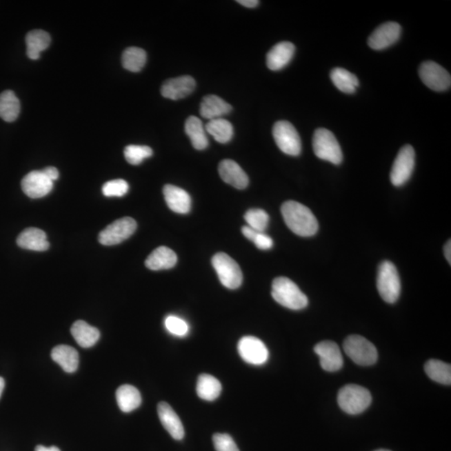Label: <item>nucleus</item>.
<instances>
[{
  "label": "nucleus",
  "instance_id": "nucleus-1",
  "mask_svg": "<svg viewBox=\"0 0 451 451\" xmlns=\"http://www.w3.org/2000/svg\"><path fill=\"white\" fill-rule=\"evenodd\" d=\"M281 212L285 223L295 234L307 237L317 233L318 220L306 206L294 201H288L283 204Z\"/></svg>",
  "mask_w": 451,
  "mask_h": 451
},
{
  "label": "nucleus",
  "instance_id": "nucleus-2",
  "mask_svg": "<svg viewBox=\"0 0 451 451\" xmlns=\"http://www.w3.org/2000/svg\"><path fill=\"white\" fill-rule=\"evenodd\" d=\"M272 297L280 305L292 310H301L308 303L307 296L294 282L285 277L276 278L272 284Z\"/></svg>",
  "mask_w": 451,
  "mask_h": 451
},
{
  "label": "nucleus",
  "instance_id": "nucleus-3",
  "mask_svg": "<svg viewBox=\"0 0 451 451\" xmlns=\"http://www.w3.org/2000/svg\"><path fill=\"white\" fill-rule=\"evenodd\" d=\"M371 402V394L365 387L348 385L339 391V405L347 414H361L369 408Z\"/></svg>",
  "mask_w": 451,
  "mask_h": 451
},
{
  "label": "nucleus",
  "instance_id": "nucleus-4",
  "mask_svg": "<svg viewBox=\"0 0 451 451\" xmlns=\"http://www.w3.org/2000/svg\"><path fill=\"white\" fill-rule=\"evenodd\" d=\"M377 288L379 295L386 303L397 302L401 295V279L397 267L390 261H383L379 266Z\"/></svg>",
  "mask_w": 451,
  "mask_h": 451
},
{
  "label": "nucleus",
  "instance_id": "nucleus-5",
  "mask_svg": "<svg viewBox=\"0 0 451 451\" xmlns=\"http://www.w3.org/2000/svg\"><path fill=\"white\" fill-rule=\"evenodd\" d=\"M312 149L319 159L339 165L343 161V152L333 133L327 129L319 128L312 137Z\"/></svg>",
  "mask_w": 451,
  "mask_h": 451
},
{
  "label": "nucleus",
  "instance_id": "nucleus-6",
  "mask_svg": "<svg viewBox=\"0 0 451 451\" xmlns=\"http://www.w3.org/2000/svg\"><path fill=\"white\" fill-rule=\"evenodd\" d=\"M343 350L356 365L370 366L378 360V351L369 340L359 335H350L343 342Z\"/></svg>",
  "mask_w": 451,
  "mask_h": 451
},
{
  "label": "nucleus",
  "instance_id": "nucleus-7",
  "mask_svg": "<svg viewBox=\"0 0 451 451\" xmlns=\"http://www.w3.org/2000/svg\"><path fill=\"white\" fill-rule=\"evenodd\" d=\"M220 282L229 290H237L243 283V272L239 265L224 252L217 253L212 259Z\"/></svg>",
  "mask_w": 451,
  "mask_h": 451
},
{
  "label": "nucleus",
  "instance_id": "nucleus-8",
  "mask_svg": "<svg viewBox=\"0 0 451 451\" xmlns=\"http://www.w3.org/2000/svg\"><path fill=\"white\" fill-rule=\"evenodd\" d=\"M272 136L279 148L287 155L297 157L302 150L299 134L290 122H276L272 128Z\"/></svg>",
  "mask_w": 451,
  "mask_h": 451
},
{
  "label": "nucleus",
  "instance_id": "nucleus-9",
  "mask_svg": "<svg viewBox=\"0 0 451 451\" xmlns=\"http://www.w3.org/2000/svg\"><path fill=\"white\" fill-rule=\"evenodd\" d=\"M137 228V221L126 217L114 221L100 232L98 239L104 246H114L124 242L134 234Z\"/></svg>",
  "mask_w": 451,
  "mask_h": 451
},
{
  "label": "nucleus",
  "instance_id": "nucleus-10",
  "mask_svg": "<svg viewBox=\"0 0 451 451\" xmlns=\"http://www.w3.org/2000/svg\"><path fill=\"white\" fill-rule=\"evenodd\" d=\"M415 164L414 150L410 145H406L399 150L394 161L390 172L391 183L395 187H401L410 180Z\"/></svg>",
  "mask_w": 451,
  "mask_h": 451
},
{
  "label": "nucleus",
  "instance_id": "nucleus-11",
  "mask_svg": "<svg viewBox=\"0 0 451 451\" xmlns=\"http://www.w3.org/2000/svg\"><path fill=\"white\" fill-rule=\"evenodd\" d=\"M419 74L423 83L434 92H445L450 89V74L437 63L433 61L422 63L419 66Z\"/></svg>",
  "mask_w": 451,
  "mask_h": 451
},
{
  "label": "nucleus",
  "instance_id": "nucleus-12",
  "mask_svg": "<svg viewBox=\"0 0 451 451\" xmlns=\"http://www.w3.org/2000/svg\"><path fill=\"white\" fill-rule=\"evenodd\" d=\"M239 355L245 362L252 365H262L268 361L269 352L262 340L245 336L241 339L237 345Z\"/></svg>",
  "mask_w": 451,
  "mask_h": 451
},
{
  "label": "nucleus",
  "instance_id": "nucleus-13",
  "mask_svg": "<svg viewBox=\"0 0 451 451\" xmlns=\"http://www.w3.org/2000/svg\"><path fill=\"white\" fill-rule=\"evenodd\" d=\"M54 181L43 171H33L23 178L21 188L23 193L30 199H37L48 195L52 191Z\"/></svg>",
  "mask_w": 451,
  "mask_h": 451
},
{
  "label": "nucleus",
  "instance_id": "nucleus-14",
  "mask_svg": "<svg viewBox=\"0 0 451 451\" xmlns=\"http://www.w3.org/2000/svg\"><path fill=\"white\" fill-rule=\"evenodd\" d=\"M401 27L397 22H386L370 34L368 43L371 49L382 50L393 46L401 38Z\"/></svg>",
  "mask_w": 451,
  "mask_h": 451
},
{
  "label": "nucleus",
  "instance_id": "nucleus-15",
  "mask_svg": "<svg viewBox=\"0 0 451 451\" xmlns=\"http://www.w3.org/2000/svg\"><path fill=\"white\" fill-rule=\"evenodd\" d=\"M314 352L319 355L323 370L336 372L342 369L343 356L337 343L330 340L320 342L314 347Z\"/></svg>",
  "mask_w": 451,
  "mask_h": 451
},
{
  "label": "nucleus",
  "instance_id": "nucleus-16",
  "mask_svg": "<svg viewBox=\"0 0 451 451\" xmlns=\"http://www.w3.org/2000/svg\"><path fill=\"white\" fill-rule=\"evenodd\" d=\"M195 88V80L189 75H183L166 81L161 86V93L165 98L177 101L189 96Z\"/></svg>",
  "mask_w": 451,
  "mask_h": 451
},
{
  "label": "nucleus",
  "instance_id": "nucleus-17",
  "mask_svg": "<svg viewBox=\"0 0 451 451\" xmlns=\"http://www.w3.org/2000/svg\"><path fill=\"white\" fill-rule=\"evenodd\" d=\"M158 417L164 428L177 441L183 440L185 435L184 427L179 417L168 403L161 402L157 407Z\"/></svg>",
  "mask_w": 451,
  "mask_h": 451
},
{
  "label": "nucleus",
  "instance_id": "nucleus-18",
  "mask_svg": "<svg viewBox=\"0 0 451 451\" xmlns=\"http://www.w3.org/2000/svg\"><path fill=\"white\" fill-rule=\"evenodd\" d=\"M219 172L221 179L233 188L243 190L248 186L249 179L246 172L234 161L227 159L221 161Z\"/></svg>",
  "mask_w": 451,
  "mask_h": 451
},
{
  "label": "nucleus",
  "instance_id": "nucleus-19",
  "mask_svg": "<svg viewBox=\"0 0 451 451\" xmlns=\"http://www.w3.org/2000/svg\"><path fill=\"white\" fill-rule=\"evenodd\" d=\"M166 203L172 212L186 214L191 211L192 199L185 190L173 185H166L163 188Z\"/></svg>",
  "mask_w": 451,
  "mask_h": 451
},
{
  "label": "nucleus",
  "instance_id": "nucleus-20",
  "mask_svg": "<svg viewBox=\"0 0 451 451\" xmlns=\"http://www.w3.org/2000/svg\"><path fill=\"white\" fill-rule=\"evenodd\" d=\"M295 53V46L291 42H280L267 54V66L271 70H280L290 64Z\"/></svg>",
  "mask_w": 451,
  "mask_h": 451
},
{
  "label": "nucleus",
  "instance_id": "nucleus-21",
  "mask_svg": "<svg viewBox=\"0 0 451 451\" xmlns=\"http://www.w3.org/2000/svg\"><path fill=\"white\" fill-rule=\"evenodd\" d=\"M17 244L19 248L35 252L46 251L50 248L46 233L35 228L23 230L18 237Z\"/></svg>",
  "mask_w": 451,
  "mask_h": 451
},
{
  "label": "nucleus",
  "instance_id": "nucleus-22",
  "mask_svg": "<svg viewBox=\"0 0 451 451\" xmlns=\"http://www.w3.org/2000/svg\"><path fill=\"white\" fill-rule=\"evenodd\" d=\"M232 106L223 99L214 94L205 97L200 106L201 116L209 121L213 119L223 118L232 112Z\"/></svg>",
  "mask_w": 451,
  "mask_h": 451
},
{
  "label": "nucleus",
  "instance_id": "nucleus-23",
  "mask_svg": "<svg viewBox=\"0 0 451 451\" xmlns=\"http://www.w3.org/2000/svg\"><path fill=\"white\" fill-rule=\"evenodd\" d=\"M177 263V256L175 252L167 247H159L150 253L145 264L150 270L158 271L172 268Z\"/></svg>",
  "mask_w": 451,
  "mask_h": 451
},
{
  "label": "nucleus",
  "instance_id": "nucleus-24",
  "mask_svg": "<svg viewBox=\"0 0 451 451\" xmlns=\"http://www.w3.org/2000/svg\"><path fill=\"white\" fill-rule=\"evenodd\" d=\"M70 331L79 345L86 349L94 346L101 336L100 331L97 328L82 320L74 323Z\"/></svg>",
  "mask_w": 451,
  "mask_h": 451
},
{
  "label": "nucleus",
  "instance_id": "nucleus-25",
  "mask_svg": "<svg viewBox=\"0 0 451 451\" xmlns=\"http://www.w3.org/2000/svg\"><path fill=\"white\" fill-rule=\"evenodd\" d=\"M51 357L66 373H74L79 366V354L73 347L58 345L51 352Z\"/></svg>",
  "mask_w": 451,
  "mask_h": 451
},
{
  "label": "nucleus",
  "instance_id": "nucleus-26",
  "mask_svg": "<svg viewBox=\"0 0 451 451\" xmlns=\"http://www.w3.org/2000/svg\"><path fill=\"white\" fill-rule=\"evenodd\" d=\"M50 34L41 30H34L28 33L26 37L27 57L33 61L41 57V53L50 45Z\"/></svg>",
  "mask_w": 451,
  "mask_h": 451
},
{
  "label": "nucleus",
  "instance_id": "nucleus-27",
  "mask_svg": "<svg viewBox=\"0 0 451 451\" xmlns=\"http://www.w3.org/2000/svg\"><path fill=\"white\" fill-rule=\"evenodd\" d=\"M185 132L191 140L193 148L203 150L208 148L209 142L203 121L197 117H188L185 124Z\"/></svg>",
  "mask_w": 451,
  "mask_h": 451
},
{
  "label": "nucleus",
  "instance_id": "nucleus-28",
  "mask_svg": "<svg viewBox=\"0 0 451 451\" xmlns=\"http://www.w3.org/2000/svg\"><path fill=\"white\" fill-rule=\"evenodd\" d=\"M117 401L122 412L130 413L141 405V395L136 387L124 385L117 390Z\"/></svg>",
  "mask_w": 451,
  "mask_h": 451
},
{
  "label": "nucleus",
  "instance_id": "nucleus-29",
  "mask_svg": "<svg viewBox=\"0 0 451 451\" xmlns=\"http://www.w3.org/2000/svg\"><path fill=\"white\" fill-rule=\"evenodd\" d=\"M221 385L214 376L201 374L197 383V394L201 399L207 401H215L220 397Z\"/></svg>",
  "mask_w": 451,
  "mask_h": 451
},
{
  "label": "nucleus",
  "instance_id": "nucleus-30",
  "mask_svg": "<svg viewBox=\"0 0 451 451\" xmlns=\"http://www.w3.org/2000/svg\"><path fill=\"white\" fill-rule=\"evenodd\" d=\"M21 112V102L14 92L6 90L0 94V118L6 122H13Z\"/></svg>",
  "mask_w": 451,
  "mask_h": 451
},
{
  "label": "nucleus",
  "instance_id": "nucleus-31",
  "mask_svg": "<svg viewBox=\"0 0 451 451\" xmlns=\"http://www.w3.org/2000/svg\"><path fill=\"white\" fill-rule=\"evenodd\" d=\"M206 132L221 144L228 143L233 137V126L224 118L213 119L205 126Z\"/></svg>",
  "mask_w": 451,
  "mask_h": 451
},
{
  "label": "nucleus",
  "instance_id": "nucleus-32",
  "mask_svg": "<svg viewBox=\"0 0 451 451\" xmlns=\"http://www.w3.org/2000/svg\"><path fill=\"white\" fill-rule=\"evenodd\" d=\"M330 78L334 85L343 93L353 94L359 86L356 75L345 69L334 68L332 70Z\"/></svg>",
  "mask_w": 451,
  "mask_h": 451
},
{
  "label": "nucleus",
  "instance_id": "nucleus-33",
  "mask_svg": "<svg viewBox=\"0 0 451 451\" xmlns=\"http://www.w3.org/2000/svg\"><path fill=\"white\" fill-rule=\"evenodd\" d=\"M425 370L432 381L445 385H451V366L437 359H430L425 365Z\"/></svg>",
  "mask_w": 451,
  "mask_h": 451
},
{
  "label": "nucleus",
  "instance_id": "nucleus-34",
  "mask_svg": "<svg viewBox=\"0 0 451 451\" xmlns=\"http://www.w3.org/2000/svg\"><path fill=\"white\" fill-rule=\"evenodd\" d=\"M122 66L132 72H139L146 63V53L138 47H130L122 54Z\"/></svg>",
  "mask_w": 451,
  "mask_h": 451
},
{
  "label": "nucleus",
  "instance_id": "nucleus-35",
  "mask_svg": "<svg viewBox=\"0 0 451 451\" xmlns=\"http://www.w3.org/2000/svg\"><path fill=\"white\" fill-rule=\"evenodd\" d=\"M245 221L250 227L257 232H264L268 228L269 216L262 209L253 208L248 210L244 216Z\"/></svg>",
  "mask_w": 451,
  "mask_h": 451
},
{
  "label": "nucleus",
  "instance_id": "nucleus-36",
  "mask_svg": "<svg viewBox=\"0 0 451 451\" xmlns=\"http://www.w3.org/2000/svg\"><path fill=\"white\" fill-rule=\"evenodd\" d=\"M153 155V150L148 146L130 145L124 150L126 160L132 165H139L146 158Z\"/></svg>",
  "mask_w": 451,
  "mask_h": 451
},
{
  "label": "nucleus",
  "instance_id": "nucleus-37",
  "mask_svg": "<svg viewBox=\"0 0 451 451\" xmlns=\"http://www.w3.org/2000/svg\"><path fill=\"white\" fill-rule=\"evenodd\" d=\"M165 327L170 334L177 337H184L189 332L188 323L175 315H169L166 318Z\"/></svg>",
  "mask_w": 451,
  "mask_h": 451
},
{
  "label": "nucleus",
  "instance_id": "nucleus-38",
  "mask_svg": "<svg viewBox=\"0 0 451 451\" xmlns=\"http://www.w3.org/2000/svg\"><path fill=\"white\" fill-rule=\"evenodd\" d=\"M129 191V185L125 180L117 179L110 181L103 185V195L108 197H121L126 195Z\"/></svg>",
  "mask_w": 451,
  "mask_h": 451
},
{
  "label": "nucleus",
  "instance_id": "nucleus-39",
  "mask_svg": "<svg viewBox=\"0 0 451 451\" xmlns=\"http://www.w3.org/2000/svg\"><path fill=\"white\" fill-rule=\"evenodd\" d=\"M217 451H239L233 439L228 434L217 433L212 437Z\"/></svg>",
  "mask_w": 451,
  "mask_h": 451
},
{
  "label": "nucleus",
  "instance_id": "nucleus-40",
  "mask_svg": "<svg viewBox=\"0 0 451 451\" xmlns=\"http://www.w3.org/2000/svg\"><path fill=\"white\" fill-rule=\"evenodd\" d=\"M252 242L261 250H269L274 246V241L265 232H257Z\"/></svg>",
  "mask_w": 451,
  "mask_h": 451
},
{
  "label": "nucleus",
  "instance_id": "nucleus-41",
  "mask_svg": "<svg viewBox=\"0 0 451 451\" xmlns=\"http://www.w3.org/2000/svg\"><path fill=\"white\" fill-rule=\"evenodd\" d=\"M43 172L46 174L47 177H49L51 181H57L59 178V171L57 168L53 167L46 168L42 170Z\"/></svg>",
  "mask_w": 451,
  "mask_h": 451
},
{
  "label": "nucleus",
  "instance_id": "nucleus-42",
  "mask_svg": "<svg viewBox=\"0 0 451 451\" xmlns=\"http://www.w3.org/2000/svg\"><path fill=\"white\" fill-rule=\"evenodd\" d=\"M237 2L247 8H255L259 5L258 0H239Z\"/></svg>",
  "mask_w": 451,
  "mask_h": 451
},
{
  "label": "nucleus",
  "instance_id": "nucleus-43",
  "mask_svg": "<svg viewBox=\"0 0 451 451\" xmlns=\"http://www.w3.org/2000/svg\"><path fill=\"white\" fill-rule=\"evenodd\" d=\"M444 253L445 259L448 261L449 263H451V243L450 240L448 241L445 245L444 247Z\"/></svg>",
  "mask_w": 451,
  "mask_h": 451
},
{
  "label": "nucleus",
  "instance_id": "nucleus-44",
  "mask_svg": "<svg viewBox=\"0 0 451 451\" xmlns=\"http://www.w3.org/2000/svg\"><path fill=\"white\" fill-rule=\"evenodd\" d=\"M34 451H61V450L55 446L46 447L43 445H38L37 446V448H35Z\"/></svg>",
  "mask_w": 451,
  "mask_h": 451
},
{
  "label": "nucleus",
  "instance_id": "nucleus-45",
  "mask_svg": "<svg viewBox=\"0 0 451 451\" xmlns=\"http://www.w3.org/2000/svg\"><path fill=\"white\" fill-rule=\"evenodd\" d=\"M5 379H3L2 377H0V397H1L3 391L5 390Z\"/></svg>",
  "mask_w": 451,
  "mask_h": 451
},
{
  "label": "nucleus",
  "instance_id": "nucleus-46",
  "mask_svg": "<svg viewBox=\"0 0 451 451\" xmlns=\"http://www.w3.org/2000/svg\"><path fill=\"white\" fill-rule=\"evenodd\" d=\"M374 451H390V450H385V449H379V450H374Z\"/></svg>",
  "mask_w": 451,
  "mask_h": 451
}]
</instances>
